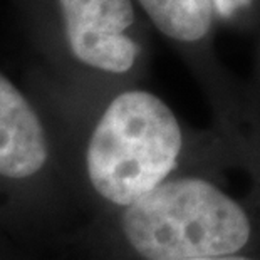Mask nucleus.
Segmentation results:
<instances>
[{"label": "nucleus", "instance_id": "0eeeda50", "mask_svg": "<svg viewBox=\"0 0 260 260\" xmlns=\"http://www.w3.org/2000/svg\"><path fill=\"white\" fill-rule=\"evenodd\" d=\"M193 260H252V258L237 257V255H226V257H208V258H193Z\"/></svg>", "mask_w": 260, "mask_h": 260}, {"label": "nucleus", "instance_id": "f03ea898", "mask_svg": "<svg viewBox=\"0 0 260 260\" xmlns=\"http://www.w3.org/2000/svg\"><path fill=\"white\" fill-rule=\"evenodd\" d=\"M121 230L145 260L235 255L250 239L240 205L198 178L163 181L123 210Z\"/></svg>", "mask_w": 260, "mask_h": 260}, {"label": "nucleus", "instance_id": "20e7f679", "mask_svg": "<svg viewBox=\"0 0 260 260\" xmlns=\"http://www.w3.org/2000/svg\"><path fill=\"white\" fill-rule=\"evenodd\" d=\"M49 159V143L42 121L7 77L0 74V176L29 180Z\"/></svg>", "mask_w": 260, "mask_h": 260}, {"label": "nucleus", "instance_id": "f257e3e1", "mask_svg": "<svg viewBox=\"0 0 260 260\" xmlns=\"http://www.w3.org/2000/svg\"><path fill=\"white\" fill-rule=\"evenodd\" d=\"M183 135L173 111L146 91L116 96L86 148L89 183L103 200L129 207L167 181L178 161Z\"/></svg>", "mask_w": 260, "mask_h": 260}, {"label": "nucleus", "instance_id": "423d86ee", "mask_svg": "<svg viewBox=\"0 0 260 260\" xmlns=\"http://www.w3.org/2000/svg\"><path fill=\"white\" fill-rule=\"evenodd\" d=\"M248 4H250V0H212V5L222 17H230L237 9Z\"/></svg>", "mask_w": 260, "mask_h": 260}, {"label": "nucleus", "instance_id": "7ed1b4c3", "mask_svg": "<svg viewBox=\"0 0 260 260\" xmlns=\"http://www.w3.org/2000/svg\"><path fill=\"white\" fill-rule=\"evenodd\" d=\"M74 57L92 69L121 74L136 62L138 46L126 29L135 22L131 0H59Z\"/></svg>", "mask_w": 260, "mask_h": 260}, {"label": "nucleus", "instance_id": "39448f33", "mask_svg": "<svg viewBox=\"0 0 260 260\" xmlns=\"http://www.w3.org/2000/svg\"><path fill=\"white\" fill-rule=\"evenodd\" d=\"M140 4L153 24L175 41H200L212 25V0H140Z\"/></svg>", "mask_w": 260, "mask_h": 260}]
</instances>
